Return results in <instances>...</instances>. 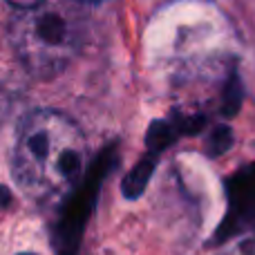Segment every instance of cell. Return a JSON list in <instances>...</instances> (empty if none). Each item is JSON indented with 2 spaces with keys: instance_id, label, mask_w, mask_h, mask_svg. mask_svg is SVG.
Here are the masks:
<instances>
[{
  "instance_id": "cell-7",
  "label": "cell",
  "mask_w": 255,
  "mask_h": 255,
  "mask_svg": "<svg viewBox=\"0 0 255 255\" xmlns=\"http://www.w3.org/2000/svg\"><path fill=\"white\" fill-rule=\"evenodd\" d=\"M240 103H242V83H240L238 76H233L224 92V115L233 117L240 110Z\"/></svg>"
},
{
  "instance_id": "cell-12",
  "label": "cell",
  "mask_w": 255,
  "mask_h": 255,
  "mask_svg": "<svg viewBox=\"0 0 255 255\" xmlns=\"http://www.w3.org/2000/svg\"><path fill=\"white\" fill-rule=\"evenodd\" d=\"M79 2H97V0H79Z\"/></svg>"
},
{
  "instance_id": "cell-8",
  "label": "cell",
  "mask_w": 255,
  "mask_h": 255,
  "mask_svg": "<svg viewBox=\"0 0 255 255\" xmlns=\"http://www.w3.org/2000/svg\"><path fill=\"white\" fill-rule=\"evenodd\" d=\"M231 143H233V134H231V130L226 126H222L208 139V150H211V154H222L231 148Z\"/></svg>"
},
{
  "instance_id": "cell-2",
  "label": "cell",
  "mask_w": 255,
  "mask_h": 255,
  "mask_svg": "<svg viewBox=\"0 0 255 255\" xmlns=\"http://www.w3.org/2000/svg\"><path fill=\"white\" fill-rule=\"evenodd\" d=\"M88 40V18L79 0H43L20 9L11 22V45L29 74L52 79L79 56Z\"/></svg>"
},
{
  "instance_id": "cell-10",
  "label": "cell",
  "mask_w": 255,
  "mask_h": 255,
  "mask_svg": "<svg viewBox=\"0 0 255 255\" xmlns=\"http://www.w3.org/2000/svg\"><path fill=\"white\" fill-rule=\"evenodd\" d=\"M9 2L16 4L18 9H29V7H34V4L43 2V0H9Z\"/></svg>"
},
{
  "instance_id": "cell-3",
  "label": "cell",
  "mask_w": 255,
  "mask_h": 255,
  "mask_svg": "<svg viewBox=\"0 0 255 255\" xmlns=\"http://www.w3.org/2000/svg\"><path fill=\"white\" fill-rule=\"evenodd\" d=\"M108 161H110V154L103 152L99 157V161L92 166L90 170V179L83 184V188L74 195L67 208L63 211L61 222L56 226V251L58 255H76L81 244V235H83L85 222L88 215L94 206V199H97V190H99V181L106 175L108 170Z\"/></svg>"
},
{
  "instance_id": "cell-6",
  "label": "cell",
  "mask_w": 255,
  "mask_h": 255,
  "mask_svg": "<svg viewBox=\"0 0 255 255\" xmlns=\"http://www.w3.org/2000/svg\"><path fill=\"white\" fill-rule=\"evenodd\" d=\"M177 132H179V128H175L172 124H166V121H154V124L150 126V130H148L145 143H148V148L152 150V152H159V150H163L166 145H170L172 141H175Z\"/></svg>"
},
{
  "instance_id": "cell-4",
  "label": "cell",
  "mask_w": 255,
  "mask_h": 255,
  "mask_svg": "<svg viewBox=\"0 0 255 255\" xmlns=\"http://www.w3.org/2000/svg\"><path fill=\"white\" fill-rule=\"evenodd\" d=\"M229 195L238 220L255 222V163L240 170L231 179Z\"/></svg>"
},
{
  "instance_id": "cell-11",
  "label": "cell",
  "mask_w": 255,
  "mask_h": 255,
  "mask_svg": "<svg viewBox=\"0 0 255 255\" xmlns=\"http://www.w3.org/2000/svg\"><path fill=\"white\" fill-rule=\"evenodd\" d=\"M9 199H11V195H9V190L4 188V186H0V208H4L9 204Z\"/></svg>"
},
{
  "instance_id": "cell-9",
  "label": "cell",
  "mask_w": 255,
  "mask_h": 255,
  "mask_svg": "<svg viewBox=\"0 0 255 255\" xmlns=\"http://www.w3.org/2000/svg\"><path fill=\"white\" fill-rule=\"evenodd\" d=\"M224 255H255V229H251L242 238H238L235 242H231Z\"/></svg>"
},
{
  "instance_id": "cell-1",
  "label": "cell",
  "mask_w": 255,
  "mask_h": 255,
  "mask_svg": "<svg viewBox=\"0 0 255 255\" xmlns=\"http://www.w3.org/2000/svg\"><path fill=\"white\" fill-rule=\"evenodd\" d=\"M85 139L74 121L54 110L31 112L13 150V179L31 197L67 190L83 177Z\"/></svg>"
},
{
  "instance_id": "cell-13",
  "label": "cell",
  "mask_w": 255,
  "mask_h": 255,
  "mask_svg": "<svg viewBox=\"0 0 255 255\" xmlns=\"http://www.w3.org/2000/svg\"><path fill=\"white\" fill-rule=\"evenodd\" d=\"M20 255H36V253H20Z\"/></svg>"
},
{
  "instance_id": "cell-5",
  "label": "cell",
  "mask_w": 255,
  "mask_h": 255,
  "mask_svg": "<svg viewBox=\"0 0 255 255\" xmlns=\"http://www.w3.org/2000/svg\"><path fill=\"white\" fill-rule=\"evenodd\" d=\"M152 170H154V157H145L128 172V177L124 179V186H121V190H124V195L128 199H136L143 193L150 181Z\"/></svg>"
}]
</instances>
